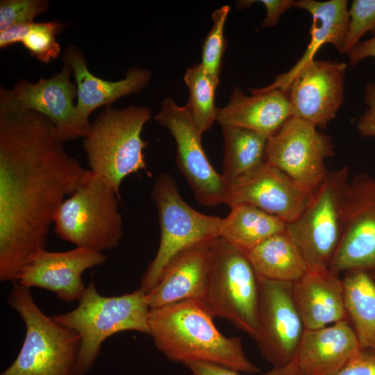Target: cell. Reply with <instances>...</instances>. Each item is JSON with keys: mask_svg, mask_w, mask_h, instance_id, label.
<instances>
[{"mask_svg": "<svg viewBox=\"0 0 375 375\" xmlns=\"http://www.w3.org/2000/svg\"><path fill=\"white\" fill-rule=\"evenodd\" d=\"M210 266L202 303L213 317L226 319L254 338L258 327V279L247 254L220 237L210 242Z\"/></svg>", "mask_w": 375, "mask_h": 375, "instance_id": "8", "label": "cell"}, {"mask_svg": "<svg viewBox=\"0 0 375 375\" xmlns=\"http://www.w3.org/2000/svg\"><path fill=\"white\" fill-rule=\"evenodd\" d=\"M371 272H369L370 273L371 276H372V278L375 281V269L373 270V271H371Z\"/></svg>", "mask_w": 375, "mask_h": 375, "instance_id": "39", "label": "cell"}, {"mask_svg": "<svg viewBox=\"0 0 375 375\" xmlns=\"http://www.w3.org/2000/svg\"><path fill=\"white\" fill-rule=\"evenodd\" d=\"M213 318L199 300L151 308L149 335L158 350L172 362H205L238 372H258L259 368L246 356L242 339L224 336Z\"/></svg>", "mask_w": 375, "mask_h": 375, "instance_id": "2", "label": "cell"}, {"mask_svg": "<svg viewBox=\"0 0 375 375\" xmlns=\"http://www.w3.org/2000/svg\"><path fill=\"white\" fill-rule=\"evenodd\" d=\"M360 349L348 319L317 329H305L295 356L298 375H334Z\"/></svg>", "mask_w": 375, "mask_h": 375, "instance_id": "20", "label": "cell"}, {"mask_svg": "<svg viewBox=\"0 0 375 375\" xmlns=\"http://www.w3.org/2000/svg\"><path fill=\"white\" fill-rule=\"evenodd\" d=\"M287 224L253 206L239 204L222 218L219 237L247 254L269 238L285 232Z\"/></svg>", "mask_w": 375, "mask_h": 375, "instance_id": "25", "label": "cell"}, {"mask_svg": "<svg viewBox=\"0 0 375 375\" xmlns=\"http://www.w3.org/2000/svg\"><path fill=\"white\" fill-rule=\"evenodd\" d=\"M312 193L264 161L228 182L224 203L230 208L239 204L251 205L288 224L302 213Z\"/></svg>", "mask_w": 375, "mask_h": 375, "instance_id": "15", "label": "cell"}, {"mask_svg": "<svg viewBox=\"0 0 375 375\" xmlns=\"http://www.w3.org/2000/svg\"><path fill=\"white\" fill-rule=\"evenodd\" d=\"M349 182L348 167L329 172L302 213L287 224L309 270L328 268L342 236Z\"/></svg>", "mask_w": 375, "mask_h": 375, "instance_id": "9", "label": "cell"}, {"mask_svg": "<svg viewBox=\"0 0 375 375\" xmlns=\"http://www.w3.org/2000/svg\"><path fill=\"white\" fill-rule=\"evenodd\" d=\"M12 283L8 303L22 319L26 333L17 356L0 375H74L77 333L45 315L30 288Z\"/></svg>", "mask_w": 375, "mask_h": 375, "instance_id": "5", "label": "cell"}, {"mask_svg": "<svg viewBox=\"0 0 375 375\" xmlns=\"http://www.w3.org/2000/svg\"><path fill=\"white\" fill-rule=\"evenodd\" d=\"M73 71L63 63L61 70L36 83L27 79L17 81L12 89L0 87V98L21 109L29 110L47 117L53 124L56 134L64 142L85 138L91 123L78 116L74 99L77 89L70 81Z\"/></svg>", "mask_w": 375, "mask_h": 375, "instance_id": "14", "label": "cell"}, {"mask_svg": "<svg viewBox=\"0 0 375 375\" xmlns=\"http://www.w3.org/2000/svg\"><path fill=\"white\" fill-rule=\"evenodd\" d=\"M266 8V16L261 27H271L275 26L280 16L287 10L294 7V0H261Z\"/></svg>", "mask_w": 375, "mask_h": 375, "instance_id": "36", "label": "cell"}, {"mask_svg": "<svg viewBox=\"0 0 375 375\" xmlns=\"http://www.w3.org/2000/svg\"><path fill=\"white\" fill-rule=\"evenodd\" d=\"M328 268L335 273L375 269V178L355 176L347 190L342 236Z\"/></svg>", "mask_w": 375, "mask_h": 375, "instance_id": "13", "label": "cell"}, {"mask_svg": "<svg viewBox=\"0 0 375 375\" xmlns=\"http://www.w3.org/2000/svg\"><path fill=\"white\" fill-rule=\"evenodd\" d=\"M119 201L109 183L86 169L78 186L58 208L54 232L78 247L101 253L114 249L124 235Z\"/></svg>", "mask_w": 375, "mask_h": 375, "instance_id": "6", "label": "cell"}, {"mask_svg": "<svg viewBox=\"0 0 375 375\" xmlns=\"http://www.w3.org/2000/svg\"><path fill=\"white\" fill-rule=\"evenodd\" d=\"M249 90L252 96L235 86L226 106L218 108L217 121L220 126L249 129L269 138L292 117L288 92L280 89Z\"/></svg>", "mask_w": 375, "mask_h": 375, "instance_id": "19", "label": "cell"}, {"mask_svg": "<svg viewBox=\"0 0 375 375\" xmlns=\"http://www.w3.org/2000/svg\"><path fill=\"white\" fill-rule=\"evenodd\" d=\"M34 23L14 24L0 31V49L22 43Z\"/></svg>", "mask_w": 375, "mask_h": 375, "instance_id": "37", "label": "cell"}, {"mask_svg": "<svg viewBox=\"0 0 375 375\" xmlns=\"http://www.w3.org/2000/svg\"><path fill=\"white\" fill-rule=\"evenodd\" d=\"M183 81L189 90V98L185 107L203 134L217 121L218 108L215 99L219 79L207 73L199 62L187 69Z\"/></svg>", "mask_w": 375, "mask_h": 375, "instance_id": "28", "label": "cell"}, {"mask_svg": "<svg viewBox=\"0 0 375 375\" xmlns=\"http://www.w3.org/2000/svg\"><path fill=\"white\" fill-rule=\"evenodd\" d=\"M258 279V327L253 339L270 364L283 367L294 360L305 331L294 303L293 283Z\"/></svg>", "mask_w": 375, "mask_h": 375, "instance_id": "12", "label": "cell"}, {"mask_svg": "<svg viewBox=\"0 0 375 375\" xmlns=\"http://www.w3.org/2000/svg\"><path fill=\"white\" fill-rule=\"evenodd\" d=\"M210 242L179 253L166 267L155 288L146 294L150 308L186 301H202L210 266Z\"/></svg>", "mask_w": 375, "mask_h": 375, "instance_id": "21", "label": "cell"}, {"mask_svg": "<svg viewBox=\"0 0 375 375\" xmlns=\"http://www.w3.org/2000/svg\"><path fill=\"white\" fill-rule=\"evenodd\" d=\"M150 307L140 288L119 296L106 297L92 280L77 306L54 315L60 324L80 338L74 375H87L98 358L103 342L111 335L127 331L149 335Z\"/></svg>", "mask_w": 375, "mask_h": 375, "instance_id": "3", "label": "cell"}, {"mask_svg": "<svg viewBox=\"0 0 375 375\" xmlns=\"http://www.w3.org/2000/svg\"><path fill=\"white\" fill-rule=\"evenodd\" d=\"M349 15L348 31L341 53H347L367 32L375 35V0H353Z\"/></svg>", "mask_w": 375, "mask_h": 375, "instance_id": "31", "label": "cell"}, {"mask_svg": "<svg viewBox=\"0 0 375 375\" xmlns=\"http://www.w3.org/2000/svg\"><path fill=\"white\" fill-rule=\"evenodd\" d=\"M344 62L313 60L293 78L287 91L292 117L324 128L344 99Z\"/></svg>", "mask_w": 375, "mask_h": 375, "instance_id": "16", "label": "cell"}, {"mask_svg": "<svg viewBox=\"0 0 375 375\" xmlns=\"http://www.w3.org/2000/svg\"><path fill=\"white\" fill-rule=\"evenodd\" d=\"M334 375H375V350L360 349Z\"/></svg>", "mask_w": 375, "mask_h": 375, "instance_id": "34", "label": "cell"}, {"mask_svg": "<svg viewBox=\"0 0 375 375\" xmlns=\"http://www.w3.org/2000/svg\"><path fill=\"white\" fill-rule=\"evenodd\" d=\"M224 138L222 175L229 182L265 161L267 139L249 129L221 126Z\"/></svg>", "mask_w": 375, "mask_h": 375, "instance_id": "27", "label": "cell"}, {"mask_svg": "<svg viewBox=\"0 0 375 375\" xmlns=\"http://www.w3.org/2000/svg\"><path fill=\"white\" fill-rule=\"evenodd\" d=\"M53 123L0 98V281L16 282L45 249L55 214L86 169Z\"/></svg>", "mask_w": 375, "mask_h": 375, "instance_id": "1", "label": "cell"}, {"mask_svg": "<svg viewBox=\"0 0 375 375\" xmlns=\"http://www.w3.org/2000/svg\"><path fill=\"white\" fill-rule=\"evenodd\" d=\"M333 149L329 135L311 122L291 117L267 139L265 161L314 192L329 172L324 160L333 156Z\"/></svg>", "mask_w": 375, "mask_h": 375, "instance_id": "10", "label": "cell"}, {"mask_svg": "<svg viewBox=\"0 0 375 375\" xmlns=\"http://www.w3.org/2000/svg\"><path fill=\"white\" fill-rule=\"evenodd\" d=\"M294 7L307 10L312 16L310 41L301 58L287 72L276 76L269 85L258 88L261 91L274 89L286 90L296 75L312 62L319 49L331 44L341 53L349 23L347 0L295 1Z\"/></svg>", "mask_w": 375, "mask_h": 375, "instance_id": "23", "label": "cell"}, {"mask_svg": "<svg viewBox=\"0 0 375 375\" xmlns=\"http://www.w3.org/2000/svg\"><path fill=\"white\" fill-rule=\"evenodd\" d=\"M64 28L58 20L35 22L22 43L31 56L48 65L60 56L61 48L56 35Z\"/></svg>", "mask_w": 375, "mask_h": 375, "instance_id": "29", "label": "cell"}, {"mask_svg": "<svg viewBox=\"0 0 375 375\" xmlns=\"http://www.w3.org/2000/svg\"><path fill=\"white\" fill-rule=\"evenodd\" d=\"M151 197L157 207L160 240L156 256L141 278L140 288L146 294L155 288L179 253L219 237L222 219L190 207L181 197L176 181L166 173L155 180Z\"/></svg>", "mask_w": 375, "mask_h": 375, "instance_id": "7", "label": "cell"}, {"mask_svg": "<svg viewBox=\"0 0 375 375\" xmlns=\"http://www.w3.org/2000/svg\"><path fill=\"white\" fill-rule=\"evenodd\" d=\"M292 294L306 330L347 319L342 281L329 268L309 270L292 284Z\"/></svg>", "mask_w": 375, "mask_h": 375, "instance_id": "22", "label": "cell"}, {"mask_svg": "<svg viewBox=\"0 0 375 375\" xmlns=\"http://www.w3.org/2000/svg\"><path fill=\"white\" fill-rule=\"evenodd\" d=\"M342 281L347 319L360 349L375 350V281L364 270L347 272Z\"/></svg>", "mask_w": 375, "mask_h": 375, "instance_id": "26", "label": "cell"}, {"mask_svg": "<svg viewBox=\"0 0 375 375\" xmlns=\"http://www.w3.org/2000/svg\"><path fill=\"white\" fill-rule=\"evenodd\" d=\"M184 365L191 375H240V372L219 365L205 362H188ZM262 375H298L297 362L294 360L283 367H274Z\"/></svg>", "mask_w": 375, "mask_h": 375, "instance_id": "33", "label": "cell"}, {"mask_svg": "<svg viewBox=\"0 0 375 375\" xmlns=\"http://www.w3.org/2000/svg\"><path fill=\"white\" fill-rule=\"evenodd\" d=\"M155 120L169 130L176 146V162L197 201L213 207L224 203L228 182L208 160L200 132L188 109L172 98L161 103Z\"/></svg>", "mask_w": 375, "mask_h": 375, "instance_id": "11", "label": "cell"}, {"mask_svg": "<svg viewBox=\"0 0 375 375\" xmlns=\"http://www.w3.org/2000/svg\"><path fill=\"white\" fill-rule=\"evenodd\" d=\"M230 7L224 5L215 10L212 15V26L205 38L201 48L203 67L212 76L219 79L222 58L226 48L224 30Z\"/></svg>", "mask_w": 375, "mask_h": 375, "instance_id": "30", "label": "cell"}, {"mask_svg": "<svg viewBox=\"0 0 375 375\" xmlns=\"http://www.w3.org/2000/svg\"><path fill=\"white\" fill-rule=\"evenodd\" d=\"M103 253L84 247L65 251L35 252L21 270L16 282L28 288H42L65 302L78 301L85 292L82 276L88 269L104 264Z\"/></svg>", "mask_w": 375, "mask_h": 375, "instance_id": "17", "label": "cell"}, {"mask_svg": "<svg viewBox=\"0 0 375 375\" xmlns=\"http://www.w3.org/2000/svg\"><path fill=\"white\" fill-rule=\"evenodd\" d=\"M61 60L72 69L77 89L76 109L85 123H90L89 117L97 108L110 106L118 99L141 91L151 77L149 70L135 66L126 72L122 80L100 78L90 72L85 54L74 44L65 49Z\"/></svg>", "mask_w": 375, "mask_h": 375, "instance_id": "18", "label": "cell"}, {"mask_svg": "<svg viewBox=\"0 0 375 375\" xmlns=\"http://www.w3.org/2000/svg\"><path fill=\"white\" fill-rule=\"evenodd\" d=\"M151 116L144 106L105 107L83 139L90 170L109 183L121 199L126 177L140 170L150 175L144 155L148 142L141 134Z\"/></svg>", "mask_w": 375, "mask_h": 375, "instance_id": "4", "label": "cell"}, {"mask_svg": "<svg viewBox=\"0 0 375 375\" xmlns=\"http://www.w3.org/2000/svg\"><path fill=\"white\" fill-rule=\"evenodd\" d=\"M247 256L259 279L294 283L309 271L301 251L286 231L269 238Z\"/></svg>", "mask_w": 375, "mask_h": 375, "instance_id": "24", "label": "cell"}, {"mask_svg": "<svg viewBox=\"0 0 375 375\" xmlns=\"http://www.w3.org/2000/svg\"><path fill=\"white\" fill-rule=\"evenodd\" d=\"M49 9L47 0H1L0 31L14 24L33 23Z\"/></svg>", "mask_w": 375, "mask_h": 375, "instance_id": "32", "label": "cell"}, {"mask_svg": "<svg viewBox=\"0 0 375 375\" xmlns=\"http://www.w3.org/2000/svg\"><path fill=\"white\" fill-rule=\"evenodd\" d=\"M364 101L367 109L359 117L357 128L363 137H375V83L366 85Z\"/></svg>", "mask_w": 375, "mask_h": 375, "instance_id": "35", "label": "cell"}, {"mask_svg": "<svg viewBox=\"0 0 375 375\" xmlns=\"http://www.w3.org/2000/svg\"><path fill=\"white\" fill-rule=\"evenodd\" d=\"M347 56L351 65L368 57L375 58V35L366 41L359 42L347 53Z\"/></svg>", "mask_w": 375, "mask_h": 375, "instance_id": "38", "label": "cell"}]
</instances>
